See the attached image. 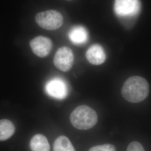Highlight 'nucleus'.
I'll return each instance as SVG.
<instances>
[{"mask_svg": "<svg viewBox=\"0 0 151 151\" xmlns=\"http://www.w3.org/2000/svg\"><path fill=\"white\" fill-rule=\"evenodd\" d=\"M32 151H49L50 146L47 138L42 134L34 135L30 142Z\"/></svg>", "mask_w": 151, "mask_h": 151, "instance_id": "10", "label": "nucleus"}, {"mask_svg": "<svg viewBox=\"0 0 151 151\" xmlns=\"http://www.w3.org/2000/svg\"><path fill=\"white\" fill-rule=\"evenodd\" d=\"M35 21L40 27L48 30H54L62 25L63 17L60 12L52 10L38 13L35 16Z\"/></svg>", "mask_w": 151, "mask_h": 151, "instance_id": "4", "label": "nucleus"}, {"mask_svg": "<svg viewBox=\"0 0 151 151\" xmlns=\"http://www.w3.org/2000/svg\"><path fill=\"white\" fill-rule=\"evenodd\" d=\"M74 61L72 50L67 47H62L58 49L53 60L54 65L58 70L67 72L72 68Z\"/></svg>", "mask_w": 151, "mask_h": 151, "instance_id": "6", "label": "nucleus"}, {"mask_svg": "<svg viewBox=\"0 0 151 151\" xmlns=\"http://www.w3.org/2000/svg\"><path fill=\"white\" fill-rule=\"evenodd\" d=\"M97 120L96 111L87 105L77 107L70 114V123L78 129H90L96 124Z\"/></svg>", "mask_w": 151, "mask_h": 151, "instance_id": "3", "label": "nucleus"}, {"mask_svg": "<svg viewBox=\"0 0 151 151\" xmlns=\"http://www.w3.org/2000/svg\"><path fill=\"white\" fill-rule=\"evenodd\" d=\"M86 57L93 65H100L106 60V54L103 47L99 44H93L87 50Z\"/></svg>", "mask_w": 151, "mask_h": 151, "instance_id": "8", "label": "nucleus"}, {"mask_svg": "<svg viewBox=\"0 0 151 151\" xmlns=\"http://www.w3.org/2000/svg\"><path fill=\"white\" fill-rule=\"evenodd\" d=\"M88 151H116L115 146L111 144L98 145L91 147Z\"/></svg>", "mask_w": 151, "mask_h": 151, "instance_id": "13", "label": "nucleus"}, {"mask_svg": "<svg viewBox=\"0 0 151 151\" xmlns=\"http://www.w3.org/2000/svg\"><path fill=\"white\" fill-rule=\"evenodd\" d=\"M148 93L149 85L140 76L130 77L124 82L122 88L123 97L130 103H140L148 96Z\"/></svg>", "mask_w": 151, "mask_h": 151, "instance_id": "1", "label": "nucleus"}, {"mask_svg": "<svg viewBox=\"0 0 151 151\" xmlns=\"http://www.w3.org/2000/svg\"><path fill=\"white\" fill-rule=\"evenodd\" d=\"M15 127L10 120L2 119L0 120V140L9 139L15 132Z\"/></svg>", "mask_w": 151, "mask_h": 151, "instance_id": "11", "label": "nucleus"}, {"mask_svg": "<svg viewBox=\"0 0 151 151\" xmlns=\"http://www.w3.org/2000/svg\"><path fill=\"white\" fill-rule=\"evenodd\" d=\"M45 91L49 96L62 100L67 96L68 88L64 80L60 77H54L46 83Z\"/></svg>", "mask_w": 151, "mask_h": 151, "instance_id": "5", "label": "nucleus"}, {"mask_svg": "<svg viewBox=\"0 0 151 151\" xmlns=\"http://www.w3.org/2000/svg\"><path fill=\"white\" fill-rule=\"evenodd\" d=\"M68 38L73 44L81 45L87 42L88 34L85 27L81 25H77L71 28L68 32Z\"/></svg>", "mask_w": 151, "mask_h": 151, "instance_id": "9", "label": "nucleus"}, {"mask_svg": "<svg viewBox=\"0 0 151 151\" xmlns=\"http://www.w3.org/2000/svg\"><path fill=\"white\" fill-rule=\"evenodd\" d=\"M30 47L32 52L39 57H47L50 52L53 43L50 39L43 36H39L31 40Z\"/></svg>", "mask_w": 151, "mask_h": 151, "instance_id": "7", "label": "nucleus"}, {"mask_svg": "<svg viewBox=\"0 0 151 151\" xmlns=\"http://www.w3.org/2000/svg\"><path fill=\"white\" fill-rule=\"evenodd\" d=\"M114 10L116 16L127 27L133 26L139 14V0H115Z\"/></svg>", "mask_w": 151, "mask_h": 151, "instance_id": "2", "label": "nucleus"}, {"mask_svg": "<svg viewBox=\"0 0 151 151\" xmlns=\"http://www.w3.org/2000/svg\"><path fill=\"white\" fill-rule=\"evenodd\" d=\"M53 151H76L70 139L65 136L61 135L55 140Z\"/></svg>", "mask_w": 151, "mask_h": 151, "instance_id": "12", "label": "nucleus"}, {"mask_svg": "<svg viewBox=\"0 0 151 151\" xmlns=\"http://www.w3.org/2000/svg\"><path fill=\"white\" fill-rule=\"evenodd\" d=\"M126 151H145V149L140 143L132 142L128 146Z\"/></svg>", "mask_w": 151, "mask_h": 151, "instance_id": "14", "label": "nucleus"}]
</instances>
